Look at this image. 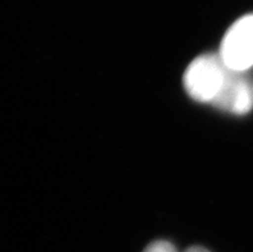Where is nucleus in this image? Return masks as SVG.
<instances>
[{
    "label": "nucleus",
    "mask_w": 253,
    "mask_h": 252,
    "mask_svg": "<svg viewBox=\"0 0 253 252\" xmlns=\"http://www.w3.org/2000/svg\"><path fill=\"white\" fill-rule=\"evenodd\" d=\"M228 74L229 68L220 55H198L184 74V88L197 102L212 104L221 92Z\"/></svg>",
    "instance_id": "1"
},
{
    "label": "nucleus",
    "mask_w": 253,
    "mask_h": 252,
    "mask_svg": "<svg viewBox=\"0 0 253 252\" xmlns=\"http://www.w3.org/2000/svg\"><path fill=\"white\" fill-rule=\"evenodd\" d=\"M220 57L229 70L246 72L253 66V14L230 26L221 43Z\"/></svg>",
    "instance_id": "2"
},
{
    "label": "nucleus",
    "mask_w": 253,
    "mask_h": 252,
    "mask_svg": "<svg viewBox=\"0 0 253 252\" xmlns=\"http://www.w3.org/2000/svg\"><path fill=\"white\" fill-rule=\"evenodd\" d=\"M212 104L233 115H246L250 112L253 105V86L244 72L229 70L221 92Z\"/></svg>",
    "instance_id": "3"
},
{
    "label": "nucleus",
    "mask_w": 253,
    "mask_h": 252,
    "mask_svg": "<svg viewBox=\"0 0 253 252\" xmlns=\"http://www.w3.org/2000/svg\"><path fill=\"white\" fill-rule=\"evenodd\" d=\"M144 252H177L176 249L173 247L172 243L167 242V241H156L151 243Z\"/></svg>",
    "instance_id": "4"
},
{
    "label": "nucleus",
    "mask_w": 253,
    "mask_h": 252,
    "mask_svg": "<svg viewBox=\"0 0 253 252\" xmlns=\"http://www.w3.org/2000/svg\"><path fill=\"white\" fill-rule=\"evenodd\" d=\"M184 252H210V251L209 250L203 249V247H190V249H188Z\"/></svg>",
    "instance_id": "5"
}]
</instances>
